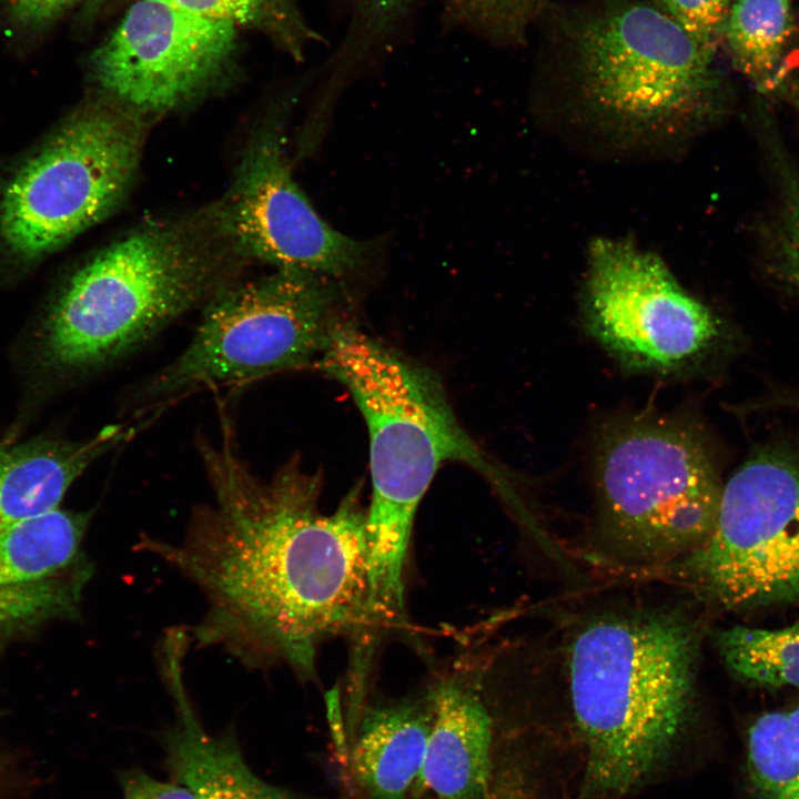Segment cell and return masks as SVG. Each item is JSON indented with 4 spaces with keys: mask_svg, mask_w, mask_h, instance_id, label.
<instances>
[{
    "mask_svg": "<svg viewBox=\"0 0 799 799\" xmlns=\"http://www.w3.org/2000/svg\"><path fill=\"white\" fill-rule=\"evenodd\" d=\"M199 453L213 505L181 542L140 547L203 593L200 645H219L249 667L286 664L314 674L327 639L363 630L368 600L366 509L353 489L332 513L317 506L320 479L291 462L261 479L241 458L231 427L202 437Z\"/></svg>",
    "mask_w": 799,
    "mask_h": 799,
    "instance_id": "6da1fadb",
    "label": "cell"
},
{
    "mask_svg": "<svg viewBox=\"0 0 799 799\" xmlns=\"http://www.w3.org/2000/svg\"><path fill=\"white\" fill-rule=\"evenodd\" d=\"M316 365L352 394L370 437L366 509L367 617L390 628L404 616V569L414 518L438 468L459 462L506 494L508 481L458 423L427 368L344 322Z\"/></svg>",
    "mask_w": 799,
    "mask_h": 799,
    "instance_id": "7a4b0ae2",
    "label": "cell"
},
{
    "mask_svg": "<svg viewBox=\"0 0 799 799\" xmlns=\"http://www.w3.org/2000/svg\"><path fill=\"white\" fill-rule=\"evenodd\" d=\"M698 645L672 611L607 614L575 634L568 684L589 790L624 793L665 757L688 712Z\"/></svg>",
    "mask_w": 799,
    "mask_h": 799,
    "instance_id": "3957f363",
    "label": "cell"
},
{
    "mask_svg": "<svg viewBox=\"0 0 799 799\" xmlns=\"http://www.w3.org/2000/svg\"><path fill=\"white\" fill-rule=\"evenodd\" d=\"M216 263L175 226L135 231L78 269L34 334L41 373L71 380L133 352L172 320L213 297Z\"/></svg>",
    "mask_w": 799,
    "mask_h": 799,
    "instance_id": "277c9868",
    "label": "cell"
},
{
    "mask_svg": "<svg viewBox=\"0 0 799 799\" xmlns=\"http://www.w3.org/2000/svg\"><path fill=\"white\" fill-rule=\"evenodd\" d=\"M594 465L599 527L621 560L668 566L710 533L722 484L701 434L682 418L636 414L613 423Z\"/></svg>",
    "mask_w": 799,
    "mask_h": 799,
    "instance_id": "5b68a950",
    "label": "cell"
},
{
    "mask_svg": "<svg viewBox=\"0 0 799 799\" xmlns=\"http://www.w3.org/2000/svg\"><path fill=\"white\" fill-rule=\"evenodd\" d=\"M338 302L330 277L296 270L222 289L188 346L138 390L135 408L151 411L200 387L316 364L344 323Z\"/></svg>",
    "mask_w": 799,
    "mask_h": 799,
    "instance_id": "8992f818",
    "label": "cell"
},
{
    "mask_svg": "<svg viewBox=\"0 0 799 799\" xmlns=\"http://www.w3.org/2000/svg\"><path fill=\"white\" fill-rule=\"evenodd\" d=\"M141 128L107 107L71 118L6 184L0 236L18 260L52 253L121 201L136 170Z\"/></svg>",
    "mask_w": 799,
    "mask_h": 799,
    "instance_id": "52a82bcc",
    "label": "cell"
},
{
    "mask_svg": "<svg viewBox=\"0 0 799 799\" xmlns=\"http://www.w3.org/2000/svg\"><path fill=\"white\" fill-rule=\"evenodd\" d=\"M668 567L718 607L799 605V457L747 459L722 485L708 536Z\"/></svg>",
    "mask_w": 799,
    "mask_h": 799,
    "instance_id": "ba28073f",
    "label": "cell"
},
{
    "mask_svg": "<svg viewBox=\"0 0 799 799\" xmlns=\"http://www.w3.org/2000/svg\"><path fill=\"white\" fill-rule=\"evenodd\" d=\"M588 266L586 330L623 366L684 375L719 343L720 320L654 254L627 241L598 239Z\"/></svg>",
    "mask_w": 799,
    "mask_h": 799,
    "instance_id": "9c48e42d",
    "label": "cell"
},
{
    "mask_svg": "<svg viewBox=\"0 0 799 799\" xmlns=\"http://www.w3.org/2000/svg\"><path fill=\"white\" fill-rule=\"evenodd\" d=\"M710 53V44L646 4L594 19L578 39L589 95L621 121L644 128L701 117L714 89Z\"/></svg>",
    "mask_w": 799,
    "mask_h": 799,
    "instance_id": "30bf717a",
    "label": "cell"
},
{
    "mask_svg": "<svg viewBox=\"0 0 799 799\" xmlns=\"http://www.w3.org/2000/svg\"><path fill=\"white\" fill-rule=\"evenodd\" d=\"M235 40V24L204 18L165 0H138L92 53L98 84L143 111L169 110L221 70Z\"/></svg>",
    "mask_w": 799,
    "mask_h": 799,
    "instance_id": "8fae6325",
    "label": "cell"
},
{
    "mask_svg": "<svg viewBox=\"0 0 799 799\" xmlns=\"http://www.w3.org/2000/svg\"><path fill=\"white\" fill-rule=\"evenodd\" d=\"M223 221L243 252L279 270L340 276L373 251L372 242L344 235L318 215L291 175L275 125L245 152Z\"/></svg>",
    "mask_w": 799,
    "mask_h": 799,
    "instance_id": "7c38bea8",
    "label": "cell"
},
{
    "mask_svg": "<svg viewBox=\"0 0 799 799\" xmlns=\"http://www.w3.org/2000/svg\"><path fill=\"white\" fill-rule=\"evenodd\" d=\"M484 684L479 665L461 656L429 687L434 720L417 799L485 798L493 719Z\"/></svg>",
    "mask_w": 799,
    "mask_h": 799,
    "instance_id": "4fadbf2b",
    "label": "cell"
},
{
    "mask_svg": "<svg viewBox=\"0 0 799 799\" xmlns=\"http://www.w3.org/2000/svg\"><path fill=\"white\" fill-rule=\"evenodd\" d=\"M188 639L169 634L161 649V670L172 698L175 721L162 736L165 763L174 781L195 799H294L286 790L260 779L246 765L231 732L209 735L189 698L182 657Z\"/></svg>",
    "mask_w": 799,
    "mask_h": 799,
    "instance_id": "5bb4252c",
    "label": "cell"
},
{
    "mask_svg": "<svg viewBox=\"0 0 799 799\" xmlns=\"http://www.w3.org/2000/svg\"><path fill=\"white\" fill-rule=\"evenodd\" d=\"M433 720L429 688L418 696L361 710L350 768L367 799H417Z\"/></svg>",
    "mask_w": 799,
    "mask_h": 799,
    "instance_id": "9a60e30c",
    "label": "cell"
},
{
    "mask_svg": "<svg viewBox=\"0 0 799 799\" xmlns=\"http://www.w3.org/2000/svg\"><path fill=\"white\" fill-rule=\"evenodd\" d=\"M134 433L133 425L114 424L79 442L39 436L0 445V533L59 508L89 465Z\"/></svg>",
    "mask_w": 799,
    "mask_h": 799,
    "instance_id": "2e32d148",
    "label": "cell"
},
{
    "mask_svg": "<svg viewBox=\"0 0 799 799\" xmlns=\"http://www.w3.org/2000/svg\"><path fill=\"white\" fill-rule=\"evenodd\" d=\"M89 513L55 508L0 533V585L60 574L83 558Z\"/></svg>",
    "mask_w": 799,
    "mask_h": 799,
    "instance_id": "e0dca14e",
    "label": "cell"
},
{
    "mask_svg": "<svg viewBox=\"0 0 799 799\" xmlns=\"http://www.w3.org/2000/svg\"><path fill=\"white\" fill-rule=\"evenodd\" d=\"M791 30L790 0H737L728 12L726 36L737 67L762 90L779 82Z\"/></svg>",
    "mask_w": 799,
    "mask_h": 799,
    "instance_id": "ac0fdd59",
    "label": "cell"
},
{
    "mask_svg": "<svg viewBox=\"0 0 799 799\" xmlns=\"http://www.w3.org/2000/svg\"><path fill=\"white\" fill-rule=\"evenodd\" d=\"M754 799H799V707L761 715L747 738Z\"/></svg>",
    "mask_w": 799,
    "mask_h": 799,
    "instance_id": "d6986e66",
    "label": "cell"
},
{
    "mask_svg": "<svg viewBox=\"0 0 799 799\" xmlns=\"http://www.w3.org/2000/svg\"><path fill=\"white\" fill-rule=\"evenodd\" d=\"M728 668L740 679L769 687H799V621L781 629L735 626L717 638Z\"/></svg>",
    "mask_w": 799,
    "mask_h": 799,
    "instance_id": "ffe728a7",
    "label": "cell"
},
{
    "mask_svg": "<svg viewBox=\"0 0 799 799\" xmlns=\"http://www.w3.org/2000/svg\"><path fill=\"white\" fill-rule=\"evenodd\" d=\"M91 567L82 559L38 580L0 585V629L28 626L77 611Z\"/></svg>",
    "mask_w": 799,
    "mask_h": 799,
    "instance_id": "44dd1931",
    "label": "cell"
},
{
    "mask_svg": "<svg viewBox=\"0 0 799 799\" xmlns=\"http://www.w3.org/2000/svg\"><path fill=\"white\" fill-rule=\"evenodd\" d=\"M780 199L767 235L768 266L799 293V175L780 168Z\"/></svg>",
    "mask_w": 799,
    "mask_h": 799,
    "instance_id": "7402d4cb",
    "label": "cell"
},
{
    "mask_svg": "<svg viewBox=\"0 0 799 799\" xmlns=\"http://www.w3.org/2000/svg\"><path fill=\"white\" fill-rule=\"evenodd\" d=\"M544 0H445L451 22L488 37H509L522 30Z\"/></svg>",
    "mask_w": 799,
    "mask_h": 799,
    "instance_id": "603a6c76",
    "label": "cell"
},
{
    "mask_svg": "<svg viewBox=\"0 0 799 799\" xmlns=\"http://www.w3.org/2000/svg\"><path fill=\"white\" fill-rule=\"evenodd\" d=\"M353 1V23L337 55L341 63L350 62L387 39L415 0Z\"/></svg>",
    "mask_w": 799,
    "mask_h": 799,
    "instance_id": "cb8c5ba5",
    "label": "cell"
},
{
    "mask_svg": "<svg viewBox=\"0 0 799 799\" xmlns=\"http://www.w3.org/2000/svg\"><path fill=\"white\" fill-rule=\"evenodd\" d=\"M669 16L698 41L710 44L728 14L730 0H660Z\"/></svg>",
    "mask_w": 799,
    "mask_h": 799,
    "instance_id": "d4e9b609",
    "label": "cell"
},
{
    "mask_svg": "<svg viewBox=\"0 0 799 799\" xmlns=\"http://www.w3.org/2000/svg\"><path fill=\"white\" fill-rule=\"evenodd\" d=\"M191 13L235 26L252 19L269 0H165Z\"/></svg>",
    "mask_w": 799,
    "mask_h": 799,
    "instance_id": "484cf974",
    "label": "cell"
},
{
    "mask_svg": "<svg viewBox=\"0 0 799 799\" xmlns=\"http://www.w3.org/2000/svg\"><path fill=\"white\" fill-rule=\"evenodd\" d=\"M123 799H195L176 782L160 781L144 771H125L120 777Z\"/></svg>",
    "mask_w": 799,
    "mask_h": 799,
    "instance_id": "4316f807",
    "label": "cell"
},
{
    "mask_svg": "<svg viewBox=\"0 0 799 799\" xmlns=\"http://www.w3.org/2000/svg\"><path fill=\"white\" fill-rule=\"evenodd\" d=\"M11 18L26 29H41L79 0H2Z\"/></svg>",
    "mask_w": 799,
    "mask_h": 799,
    "instance_id": "83f0119b",
    "label": "cell"
},
{
    "mask_svg": "<svg viewBox=\"0 0 799 799\" xmlns=\"http://www.w3.org/2000/svg\"><path fill=\"white\" fill-rule=\"evenodd\" d=\"M787 98L799 118V78H797L790 85Z\"/></svg>",
    "mask_w": 799,
    "mask_h": 799,
    "instance_id": "f1b7e54d",
    "label": "cell"
},
{
    "mask_svg": "<svg viewBox=\"0 0 799 799\" xmlns=\"http://www.w3.org/2000/svg\"><path fill=\"white\" fill-rule=\"evenodd\" d=\"M102 1H104V0H91V3H92L93 7H95V6H98V4H99L100 2H102Z\"/></svg>",
    "mask_w": 799,
    "mask_h": 799,
    "instance_id": "f546056e",
    "label": "cell"
}]
</instances>
